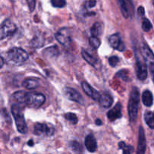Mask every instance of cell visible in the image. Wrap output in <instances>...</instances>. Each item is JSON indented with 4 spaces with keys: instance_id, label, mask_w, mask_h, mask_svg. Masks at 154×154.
<instances>
[{
    "instance_id": "cell-3",
    "label": "cell",
    "mask_w": 154,
    "mask_h": 154,
    "mask_svg": "<svg viewBox=\"0 0 154 154\" xmlns=\"http://www.w3.org/2000/svg\"><path fill=\"white\" fill-rule=\"evenodd\" d=\"M7 57L12 63L20 64L28 60L29 54L25 50L22 48H13L8 51Z\"/></svg>"
},
{
    "instance_id": "cell-17",
    "label": "cell",
    "mask_w": 154,
    "mask_h": 154,
    "mask_svg": "<svg viewBox=\"0 0 154 154\" xmlns=\"http://www.w3.org/2000/svg\"><path fill=\"white\" fill-rule=\"evenodd\" d=\"M142 102L145 106L150 107L153 104V94L150 90H145L143 92L142 94Z\"/></svg>"
},
{
    "instance_id": "cell-28",
    "label": "cell",
    "mask_w": 154,
    "mask_h": 154,
    "mask_svg": "<svg viewBox=\"0 0 154 154\" xmlns=\"http://www.w3.org/2000/svg\"><path fill=\"white\" fill-rule=\"evenodd\" d=\"M89 44L90 45V46L92 47L94 49H98L99 48V46L101 45V42L99 40V38L96 36H93L89 38Z\"/></svg>"
},
{
    "instance_id": "cell-22",
    "label": "cell",
    "mask_w": 154,
    "mask_h": 154,
    "mask_svg": "<svg viewBox=\"0 0 154 154\" xmlns=\"http://www.w3.org/2000/svg\"><path fill=\"white\" fill-rule=\"evenodd\" d=\"M81 55H82L83 58L84 59V60H85L86 62H87L89 64L91 65L93 67H96V63H97V60H96V58H94L93 56L90 55V54H88L86 51H82Z\"/></svg>"
},
{
    "instance_id": "cell-4",
    "label": "cell",
    "mask_w": 154,
    "mask_h": 154,
    "mask_svg": "<svg viewBox=\"0 0 154 154\" xmlns=\"http://www.w3.org/2000/svg\"><path fill=\"white\" fill-rule=\"evenodd\" d=\"M45 102V96L39 93H26L23 105L32 108H38Z\"/></svg>"
},
{
    "instance_id": "cell-34",
    "label": "cell",
    "mask_w": 154,
    "mask_h": 154,
    "mask_svg": "<svg viewBox=\"0 0 154 154\" xmlns=\"http://www.w3.org/2000/svg\"><path fill=\"white\" fill-rule=\"evenodd\" d=\"M26 2L30 11H34L35 8V0H26Z\"/></svg>"
},
{
    "instance_id": "cell-27",
    "label": "cell",
    "mask_w": 154,
    "mask_h": 154,
    "mask_svg": "<svg viewBox=\"0 0 154 154\" xmlns=\"http://www.w3.org/2000/svg\"><path fill=\"white\" fill-rule=\"evenodd\" d=\"M69 147L74 152H76V153H82L83 152V146L76 141H71L69 143Z\"/></svg>"
},
{
    "instance_id": "cell-25",
    "label": "cell",
    "mask_w": 154,
    "mask_h": 154,
    "mask_svg": "<svg viewBox=\"0 0 154 154\" xmlns=\"http://www.w3.org/2000/svg\"><path fill=\"white\" fill-rule=\"evenodd\" d=\"M90 32L93 36H96V37H99L100 36L101 33H102V26L99 23L96 22L93 24L90 28Z\"/></svg>"
},
{
    "instance_id": "cell-33",
    "label": "cell",
    "mask_w": 154,
    "mask_h": 154,
    "mask_svg": "<svg viewBox=\"0 0 154 154\" xmlns=\"http://www.w3.org/2000/svg\"><path fill=\"white\" fill-rule=\"evenodd\" d=\"M116 76L118 77V78H121V79H123V81H128V76H127V72H126L125 69H123V70H121L120 71V72H118L117 73V75H116Z\"/></svg>"
},
{
    "instance_id": "cell-35",
    "label": "cell",
    "mask_w": 154,
    "mask_h": 154,
    "mask_svg": "<svg viewBox=\"0 0 154 154\" xmlns=\"http://www.w3.org/2000/svg\"><path fill=\"white\" fill-rule=\"evenodd\" d=\"M138 14L139 16H141V17L144 16V14H145V11H144V8L143 6H140V7H138Z\"/></svg>"
},
{
    "instance_id": "cell-1",
    "label": "cell",
    "mask_w": 154,
    "mask_h": 154,
    "mask_svg": "<svg viewBox=\"0 0 154 154\" xmlns=\"http://www.w3.org/2000/svg\"><path fill=\"white\" fill-rule=\"evenodd\" d=\"M140 94L139 90L137 87H133L129 96V103H128V112H129V120L131 122H135L138 117V105H139Z\"/></svg>"
},
{
    "instance_id": "cell-13",
    "label": "cell",
    "mask_w": 154,
    "mask_h": 154,
    "mask_svg": "<svg viewBox=\"0 0 154 154\" xmlns=\"http://www.w3.org/2000/svg\"><path fill=\"white\" fill-rule=\"evenodd\" d=\"M146 151V138L144 130L142 126H139L138 130V143L137 152L139 154H143Z\"/></svg>"
},
{
    "instance_id": "cell-37",
    "label": "cell",
    "mask_w": 154,
    "mask_h": 154,
    "mask_svg": "<svg viewBox=\"0 0 154 154\" xmlns=\"http://www.w3.org/2000/svg\"><path fill=\"white\" fill-rule=\"evenodd\" d=\"M95 123H96V124L97 125V126H101V125L102 124V122L100 119H96V121H95Z\"/></svg>"
},
{
    "instance_id": "cell-26",
    "label": "cell",
    "mask_w": 154,
    "mask_h": 154,
    "mask_svg": "<svg viewBox=\"0 0 154 154\" xmlns=\"http://www.w3.org/2000/svg\"><path fill=\"white\" fill-rule=\"evenodd\" d=\"M118 146H119V148L121 149V150H123V153L124 154L132 153V152L134 151L133 147H132V146L130 145H126L123 141H120V142H119Z\"/></svg>"
},
{
    "instance_id": "cell-36",
    "label": "cell",
    "mask_w": 154,
    "mask_h": 154,
    "mask_svg": "<svg viewBox=\"0 0 154 154\" xmlns=\"http://www.w3.org/2000/svg\"><path fill=\"white\" fill-rule=\"evenodd\" d=\"M96 5V0H90V1L87 2V6L90 8H92L95 7Z\"/></svg>"
},
{
    "instance_id": "cell-7",
    "label": "cell",
    "mask_w": 154,
    "mask_h": 154,
    "mask_svg": "<svg viewBox=\"0 0 154 154\" xmlns=\"http://www.w3.org/2000/svg\"><path fill=\"white\" fill-rule=\"evenodd\" d=\"M55 38L59 43L64 47H69L72 43L70 30L67 28H62L55 35Z\"/></svg>"
},
{
    "instance_id": "cell-20",
    "label": "cell",
    "mask_w": 154,
    "mask_h": 154,
    "mask_svg": "<svg viewBox=\"0 0 154 154\" xmlns=\"http://www.w3.org/2000/svg\"><path fill=\"white\" fill-rule=\"evenodd\" d=\"M44 54H45V57L47 58H56V57H58L59 55V51L57 47L56 46H52L50 47V48H47L44 51Z\"/></svg>"
},
{
    "instance_id": "cell-9",
    "label": "cell",
    "mask_w": 154,
    "mask_h": 154,
    "mask_svg": "<svg viewBox=\"0 0 154 154\" xmlns=\"http://www.w3.org/2000/svg\"><path fill=\"white\" fill-rule=\"evenodd\" d=\"M108 43L114 49L123 52L126 49L124 43L122 42L121 37L119 33H115L108 37Z\"/></svg>"
},
{
    "instance_id": "cell-16",
    "label": "cell",
    "mask_w": 154,
    "mask_h": 154,
    "mask_svg": "<svg viewBox=\"0 0 154 154\" xmlns=\"http://www.w3.org/2000/svg\"><path fill=\"white\" fill-rule=\"evenodd\" d=\"M113 98L108 93H105V94L101 95L100 99H99V102L102 107L105 108H108L112 105L113 104Z\"/></svg>"
},
{
    "instance_id": "cell-21",
    "label": "cell",
    "mask_w": 154,
    "mask_h": 154,
    "mask_svg": "<svg viewBox=\"0 0 154 154\" xmlns=\"http://www.w3.org/2000/svg\"><path fill=\"white\" fill-rule=\"evenodd\" d=\"M145 123L150 129H154V113L152 111H147L144 114Z\"/></svg>"
},
{
    "instance_id": "cell-41",
    "label": "cell",
    "mask_w": 154,
    "mask_h": 154,
    "mask_svg": "<svg viewBox=\"0 0 154 154\" xmlns=\"http://www.w3.org/2000/svg\"><path fill=\"white\" fill-rule=\"evenodd\" d=\"M153 5H154V0L153 1Z\"/></svg>"
},
{
    "instance_id": "cell-18",
    "label": "cell",
    "mask_w": 154,
    "mask_h": 154,
    "mask_svg": "<svg viewBox=\"0 0 154 154\" xmlns=\"http://www.w3.org/2000/svg\"><path fill=\"white\" fill-rule=\"evenodd\" d=\"M23 87L26 88L27 90H34L38 87L39 82L35 79H32V78H27V79L24 80L22 83Z\"/></svg>"
},
{
    "instance_id": "cell-12",
    "label": "cell",
    "mask_w": 154,
    "mask_h": 154,
    "mask_svg": "<svg viewBox=\"0 0 154 154\" xmlns=\"http://www.w3.org/2000/svg\"><path fill=\"white\" fill-rule=\"evenodd\" d=\"M107 117L110 121H114L122 117V105L120 102H117L115 106L110 110L107 114Z\"/></svg>"
},
{
    "instance_id": "cell-30",
    "label": "cell",
    "mask_w": 154,
    "mask_h": 154,
    "mask_svg": "<svg viewBox=\"0 0 154 154\" xmlns=\"http://www.w3.org/2000/svg\"><path fill=\"white\" fill-rule=\"evenodd\" d=\"M65 118H66L68 121L70 122L71 123H72L73 125L77 124L78 122V117H77V116L75 115V114H73V113H66V114H65Z\"/></svg>"
},
{
    "instance_id": "cell-8",
    "label": "cell",
    "mask_w": 154,
    "mask_h": 154,
    "mask_svg": "<svg viewBox=\"0 0 154 154\" xmlns=\"http://www.w3.org/2000/svg\"><path fill=\"white\" fill-rule=\"evenodd\" d=\"M63 92H64L66 97L69 100L73 101V102H77V103L81 104V105H84V104L83 96L80 94L79 92H78L75 89L71 88V87H65Z\"/></svg>"
},
{
    "instance_id": "cell-14",
    "label": "cell",
    "mask_w": 154,
    "mask_h": 154,
    "mask_svg": "<svg viewBox=\"0 0 154 154\" xmlns=\"http://www.w3.org/2000/svg\"><path fill=\"white\" fill-rule=\"evenodd\" d=\"M84 144L87 150L91 153H94L97 150V142L93 135H88L86 137Z\"/></svg>"
},
{
    "instance_id": "cell-32",
    "label": "cell",
    "mask_w": 154,
    "mask_h": 154,
    "mask_svg": "<svg viewBox=\"0 0 154 154\" xmlns=\"http://www.w3.org/2000/svg\"><path fill=\"white\" fill-rule=\"evenodd\" d=\"M119 62H120V59L117 56H113V57H111L108 59V63H109L110 66L111 67H115L118 64Z\"/></svg>"
},
{
    "instance_id": "cell-40",
    "label": "cell",
    "mask_w": 154,
    "mask_h": 154,
    "mask_svg": "<svg viewBox=\"0 0 154 154\" xmlns=\"http://www.w3.org/2000/svg\"><path fill=\"white\" fill-rule=\"evenodd\" d=\"M151 73V75H152V78H153V81L154 82V72H150Z\"/></svg>"
},
{
    "instance_id": "cell-23",
    "label": "cell",
    "mask_w": 154,
    "mask_h": 154,
    "mask_svg": "<svg viewBox=\"0 0 154 154\" xmlns=\"http://www.w3.org/2000/svg\"><path fill=\"white\" fill-rule=\"evenodd\" d=\"M26 95V92L20 90V91L15 92L13 94V96H12V98H13L15 101H17L18 103L23 104L24 100H25Z\"/></svg>"
},
{
    "instance_id": "cell-5",
    "label": "cell",
    "mask_w": 154,
    "mask_h": 154,
    "mask_svg": "<svg viewBox=\"0 0 154 154\" xmlns=\"http://www.w3.org/2000/svg\"><path fill=\"white\" fill-rule=\"evenodd\" d=\"M54 127L51 124L37 123L34 126V133L38 136H51L54 134Z\"/></svg>"
},
{
    "instance_id": "cell-39",
    "label": "cell",
    "mask_w": 154,
    "mask_h": 154,
    "mask_svg": "<svg viewBox=\"0 0 154 154\" xmlns=\"http://www.w3.org/2000/svg\"><path fill=\"white\" fill-rule=\"evenodd\" d=\"M0 60H1V68H2L3 66V65H4V59H3V57H0Z\"/></svg>"
},
{
    "instance_id": "cell-11",
    "label": "cell",
    "mask_w": 154,
    "mask_h": 154,
    "mask_svg": "<svg viewBox=\"0 0 154 154\" xmlns=\"http://www.w3.org/2000/svg\"><path fill=\"white\" fill-rule=\"evenodd\" d=\"M136 75L137 78L141 81H144L147 78V65L141 60H137L136 62Z\"/></svg>"
},
{
    "instance_id": "cell-6",
    "label": "cell",
    "mask_w": 154,
    "mask_h": 154,
    "mask_svg": "<svg viewBox=\"0 0 154 154\" xmlns=\"http://www.w3.org/2000/svg\"><path fill=\"white\" fill-rule=\"evenodd\" d=\"M16 30L17 27L15 24L13 22H11L10 20H5L2 23L1 32H0L1 37H0V38H1V40H3L5 38L12 35L16 32Z\"/></svg>"
},
{
    "instance_id": "cell-24",
    "label": "cell",
    "mask_w": 154,
    "mask_h": 154,
    "mask_svg": "<svg viewBox=\"0 0 154 154\" xmlns=\"http://www.w3.org/2000/svg\"><path fill=\"white\" fill-rule=\"evenodd\" d=\"M117 2H118L119 5H120V10H121V13L123 14V16L125 18H128L129 16V12L128 10L127 4H126V0H117Z\"/></svg>"
},
{
    "instance_id": "cell-15",
    "label": "cell",
    "mask_w": 154,
    "mask_h": 154,
    "mask_svg": "<svg viewBox=\"0 0 154 154\" xmlns=\"http://www.w3.org/2000/svg\"><path fill=\"white\" fill-rule=\"evenodd\" d=\"M141 54L148 64L154 63V54L147 45L144 44L141 46Z\"/></svg>"
},
{
    "instance_id": "cell-19",
    "label": "cell",
    "mask_w": 154,
    "mask_h": 154,
    "mask_svg": "<svg viewBox=\"0 0 154 154\" xmlns=\"http://www.w3.org/2000/svg\"><path fill=\"white\" fill-rule=\"evenodd\" d=\"M30 44L33 48H39L43 46L44 44H45V38L42 34H37L32 39Z\"/></svg>"
},
{
    "instance_id": "cell-38",
    "label": "cell",
    "mask_w": 154,
    "mask_h": 154,
    "mask_svg": "<svg viewBox=\"0 0 154 154\" xmlns=\"http://www.w3.org/2000/svg\"><path fill=\"white\" fill-rule=\"evenodd\" d=\"M33 141L32 140H29V141H28V145L29 146H31V147H32L33 146Z\"/></svg>"
},
{
    "instance_id": "cell-2",
    "label": "cell",
    "mask_w": 154,
    "mask_h": 154,
    "mask_svg": "<svg viewBox=\"0 0 154 154\" xmlns=\"http://www.w3.org/2000/svg\"><path fill=\"white\" fill-rule=\"evenodd\" d=\"M11 113L14 118L17 129L21 134H26L27 132V125L26 123L25 118L22 112V108L18 105H13L11 107Z\"/></svg>"
},
{
    "instance_id": "cell-29",
    "label": "cell",
    "mask_w": 154,
    "mask_h": 154,
    "mask_svg": "<svg viewBox=\"0 0 154 154\" xmlns=\"http://www.w3.org/2000/svg\"><path fill=\"white\" fill-rule=\"evenodd\" d=\"M141 27L144 32H147L151 30V29L153 28V25L147 18H144L142 20V23H141Z\"/></svg>"
},
{
    "instance_id": "cell-31",
    "label": "cell",
    "mask_w": 154,
    "mask_h": 154,
    "mask_svg": "<svg viewBox=\"0 0 154 154\" xmlns=\"http://www.w3.org/2000/svg\"><path fill=\"white\" fill-rule=\"evenodd\" d=\"M52 5L55 8H64L66 5V0H51Z\"/></svg>"
},
{
    "instance_id": "cell-10",
    "label": "cell",
    "mask_w": 154,
    "mask_h": 154,
    "mask_svg": "<svg viewBox=\"0 0 154 154\" xmlns=\"http://www.w3.org/2000/svg\"><path fill=\"white\" fill-rule=\"evenodd\" d=\"M81 87H82L84 92L87 95V96H90V98H92V99L95 101L99 100L101 94L97 91V90H94L88 83L84 81V82H82V84H81Z\"/></svg>"
}]
</instances>
